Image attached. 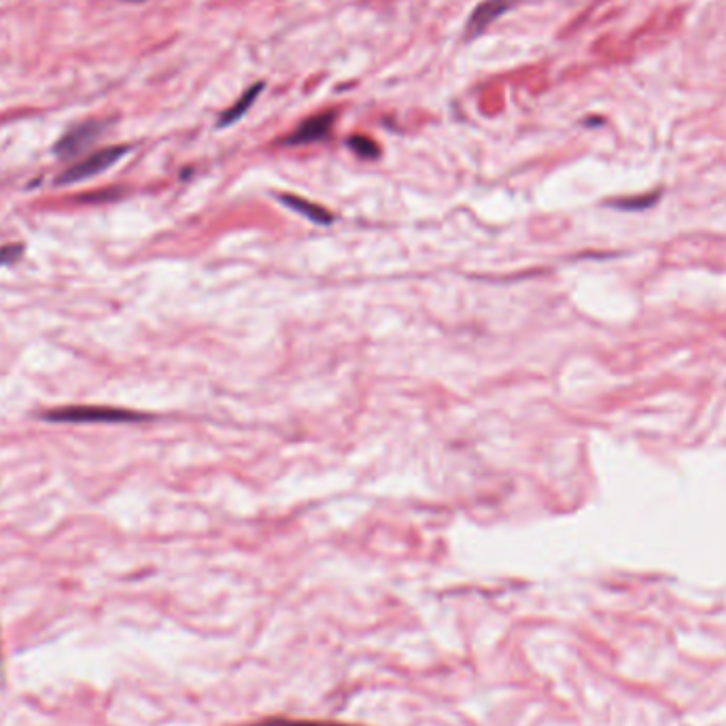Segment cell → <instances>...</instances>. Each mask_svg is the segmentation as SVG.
Instances as JSON below:
<instances>
[{
	"instance_id": "6da1fadb",
	"label": "cell",
	"mask_w": 726,
	"mask_h": 726,
	"mask_svg": "<svg viewBox=\"0 0 726 726\" xmlns=\"http://www.w3.org/2000/svg\"><path fill=\"white\" fill-rule=\"evenodd\" d=\"M45 419L54 423H130L143 417L138 412L109 406H68L45 412Z\"/></svg>"
},
{
	"instance_id": "7a4b0ae2",
	"label": "cell",
	"mask_w": 726,
	"mask_h": 726,
	"mask_svg": "<svg viewBox=\"0 0 726 726\" xmlns=\"http://www.w3.org/2000/svg\"><path fill=\"white\" fill-rule=\"evenodd\" d=\"M128 151H130V147H126V145L98 149V151L90 153L88 158H83L77 164H73L71 168H66L62 175L56 179V183L58 185H73V183L88 181V179L100 175V172H105L111 166H115Z\"/></svg>"
},
{
	"instance_id": "3957f363",
	"label": "cell",
	"mask_w": 726,
	"mask_h": 726,
	"mask_svg": "<svg viewBox=\"0 0 726 726\" xmlns=\"http://www.w3.org/2000/svg\"><path fill=\"white\" fill-rule=\"evenodd\" d=\"M107 121H98V119H88L81 121V124L73 126L71 130H66L54 147V153L58 155L60 160H73L77 155H81L85 149L92 147V143H96L98 138L102 136V132L107 130Z\"/></svg>"
},
{
	"instance_id": "277c9868",
	"label": "cell",
	"mask_w": 726,
	"mask_h": 726,
	"mask_svg": "<svg viewBox=\"0 0 726 726\" xmlns=\"http://www.w3.org/2000/svg\"><path fill=\"white\" fill-rule=\"evenodd\" d=\"M334 121H336V113L334 111L321 113V115H315V117H308L306 121H302V124L298 126L296 132H291L285 138L283 145H310V143H321V141H325L327 136L332 134Z\"/></svg>"
},
{
	"instance_id": "5b68a950",
	"label": "cell",
	"mask_w": 726,
	"mask_h": 726,
	"mask_svg": "<svg viewBox=\"0 0 726 726\" xmlns=\"http://www.w3.org/2000/svg\"><path fill=\"white\" fill-rule=\"evenodd\" d=\"M512 5H514V0H484V3H480L472 11L468 24H465V32H468V37L470 39L478 37V34H482L495 20H499V17L504 15Z\"/></svg>"
},
{
	"instance_id": "8992f818",
	"label": "cell",
	"mask_w": 726,
	"mask_h": 726,
	"mask_svg": "<svg viewBox=\"0 0 726 726\" xmlns=\"http://www.w3.org/2000/svg\"><path fill=\"white\" fill-rule=\"evenodd\" d=\"M259 92H264V83H255V85H251V88L238 98L236 105H234V107H230L226 113L221 115V119H219V126H221V128L232 126V124H236V121H238L240 117H245V113L253 107V102L257 100Z\"/></svg>"
},
{
	"instance_id": "52a82bcc",
	"label": "cell",
	"mask_w": 726,
	"mask_h": 726,
	"mask_svg": "<svg viewBox=\"0 0 726 726\" xmlns=\"http://www.w3.org/2000/svg\"><path fill=\"white\" fill-rule=\"evenodd\" d=\"M281 200L289 206V209H293L296 213L304 215L310 221L321 223V226H327V223L334 221V217H332L330 211H325V209H321V206H317L313 202H306V200H302L298 196H283Z\"/></svg>"
},
{
	"instance_id": "ba28073f",
	"label": "cell",
	"mask_w": 726,
	"mask_h": 726,
	"mask_svg": "<svg viewBox=\"0 0 726 726\" xmlns=\"http://www.w3.org/2000/svg\"><path fill=\"white\" fill-rule=\"evenodd\" d=\"M349 147L357 153V155H361V158H378V147H376V143L374 141H370V138H366V136H353V138H349Z\"/></svg>"
},
{
	"instance_id": "9c48e42d",
	"label": "cell",
	"mask_w": 726,
	"mask_h": 726,
	"mask_svg": "<svg viewBox=\"0 0 726 726\" xmlns=\"http://www.w3.org/2000/svg\"><path fill=\"white\" fill-rule=\"evenodd\" d=\"M24 255V247L22 245H7L0 247V266H9L13 262H17Z\"/></svg>"
},
{
	"instance_id": "30bf717a",
	"label": "cell",
	"mask_w": 726,
	"mask_h": 726,
	"mask_svg": "<svg viewBox=\"0 0 726 726\" xmlns=\"http://www.w3.org/2000/svg\"><path fill=\"white\" fill-rule=\"evenodd\" d=\"M276 726H342V724H325V722H276Z\"/></svg>"
}]
</instances>
